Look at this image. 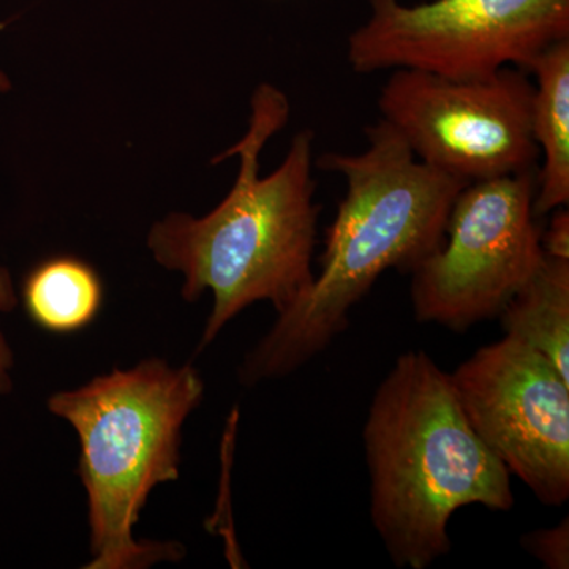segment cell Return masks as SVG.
<instances>
[{"mask_svg": "<svg viewBox=\"0 0 569 569\" xmlns=\"http://www.w3.org/2000/svg\"><path fill=\"white\" fill-rule=\"evenodd\" d=\"M535 194L533 170L463 187L443 244L411 271L419 323L463 332L500 316L545 260Z\"/></svg>", "mask_w": 569, "mask_h": 569, "instance_id": "obj_6", "label": "cell"}, {"mask_svg": "<svg viewBox=\"0 0 569 569\" xmlns=\"http://www.w3.org/2000/svg\"><path fill=\"white\" fill-rule=\"evenodd\" d=\"M537 78L531 99V133L542 153L535 213L569 203V39L546 48L531 63Z\"/></svg>", "mask_w": 569, "mask_h": 569, "instance_id": "obj_9", "label": "cell"}, {"mask_svg": "<svg viewBox=\"0 0 569 569\" xmlns=\"http://www.w3.org/2000/svg\"><path fill=\"white\" fill-rule=\"evenodd\" d=\"M204 391L192 365L152 358L48 399L80 443L92 556L82 568L148 569L186 557L181 542L138 539L134 527L152 490L181 477L183 425Z\"/></svg>", "mask_w": 569, "mask_h": 569, "instance_id": "obj_4", "label": "cell"}, {"mask_svg": "<svg viewBox=\"0 0 569 569\" xmlns=\"http://www.w3.org/2000/svg\"><path fill=\"white\" fill-rule=\"evenodd\" d=\"M21 299L33 323L52 335L88 328L102 310L104 290L99 272L71 254L40 261L24 277Z\"/></svg>", "mask_w": 569, "mask_h": 569, "instance_id": "obj_11", "label": "cell"}, {"mask_svg": "<svg viewBox=\"0 0 569 569\" xmlns=\"http://www.w3.org/2000/svg\"><path fill=\"white\" fill-rule=\"evenodd\" d=\"M569 39V0H369V17L348 37L358 73L418 70L481 80L529 71L550 44Z\"/></svg>", "mask_w": 569, "mask_h": 569, "instance_id": "obj_5", "label": "cell"}, {"mask_svg": "<svg viewBox=\"0 0 569 569\" xmlns=\"http://www.w3.org/2000/svg\"><path fill=\"white\" fill-rule=\"evenodd\" d=\"M362 437L370 518L397 568L426 569L448 556L458 509L515 507L511 473L475 432L449 373L426 351L397 358Z\"/></svg>", "mask_w": 569, "mask_h": 569, "instance_id": "obj_3", "label": "cell"}, {"mask_svg": "<svg viewBox=\"0 0 569 569\" xmlns=\"http://www.w3.org/2000/svg\"><path fill=\"white\" fill-rule=\"evenodd\" d=\"M522 546L527 552L537 557L546 568H569V522L561 520L552 529L535 530L522 537Z\"/></svg>", "mask_w": 569, "mask_h": 569, "instance_id": "obj_12", "label": "cell"}, {"mask_svg": "<svg viewBox=\"0 0 569 569\" xmlns=\"http://www.w3.org/2000/svg\"><path fill=\"white\" fill-rule=\"evenodd\" d=\"M290 116L287 96L261 84L242 140L212 163L238 156L230 192L204 217L173 212L152 224L148 249L156 263L181 272V295L197 302L211 291L213 305L198 343L206 350L247 307L268 301L280 313L313 282V250L320 208L313 201V133L295 134L282 164L260 176L261 151Z\"/></svg>", "mask_w": 569, "mask_h": 569, "instance_id": "obj_1", "label": "cell"}, {"mask_svg": "<svg viewBox=\"0 0 569 569\" xmlns=\"http://www.w3.org/2000/svg\"><path fill=\"white\" fill-rule=\"evenodd\" d=\"M498 318L507 336L545 356L569 381V260L545 254Z\"/></svg>", "mask_w": 569, "mask_h": 569, "instance_id": "obj_10", "label": "cell"}, {"mask_svg": "<svg viewBox=\"0 0 569 569\" xmlns=\"http://www.w3.org/2000/svg\"><path fill=\"white\" fill-rule=\"evenodd\" d=\"M20 298H18L17 287H14L13 277L6 266H0V317L13 312L17 309ZM14 353L11 348L2 326H0V399L9 396L13 389Z\"/></svg>", "mask_w": 569, "mask_h": 569, "instance_id": "obj_13", "label": "cell"}, {"mask_svg": "<svg viewBox=\"0 0 569 569\" xmlns=\"http://www.w3.org/2000/svg\"><path fill=\"white\" fill-rule=\"evenodd\" d=\"M366 151L328 152L317 167L346 181L326 230L320 271L239 367L244 387L312 361L348 328L351 309L388 269L411 272L443 244L449 213L467 186L421 162L389 123L366 130Z\"/></svg>", "mask_w": 569, "mask_h": 569, "instance_id": "obj_2", "label": "cell"}, {"mask_svg": "<svg viewBox=\"0 0 569 569\" xmlns=\"http://www.w3.org/2000/svg\"><path fill=\"white\" fill-rule=\"evenodd\" d=\"M531 99L533 84L515 67L481 80L397 69L378 110L421 162L470 183L533 170Z\"/></svg>", "mask_w": 569, "mask_h": 569, "instance_id": "obj_7", "label": "cell"}, {"mask_svg": "<svg viewBox=\"0 0 569 569\" xmlns=\"http://www.w3.org/2000/svg\"><path fill=\"white\" fill-rule=\"evenodd\" d=\"M11 89L10 78L3 71H0V93L9 92Z\"/></svg>", "mask_w": 569, "mask_h": 569, "instance_id": "obj_15", "label": "cell"}, {"mask_svg": "<svg viewBox=\"0 0 569 569\" xmlns=\"http://www.w3.org/2000/svg\"><path fill=\"white\" fill-rule=\"evenodd\" d=\"M486 447L548 507L569 498V381L511 336L479 348L449 373Z\"/></svg>", "mask_w": 569, "mask_h": 569, "instance_id": "obj_8", "label": "cell"}, {"mask_svg": "<svg viewBox=\"0 0 569 569\" xmlns=\"http://www.w3.org/2000/svg\"><path fill=\"white\" fill-rule=\"evenodd\" d=\"M549 228L541 233L542 252L552 258L569 260V212L568 206L552 211Z\"/></svg>", "mask_w": 569, "mask_h": 569, "instance_id": "obj_14", "label": "cell"}]
</instances>
